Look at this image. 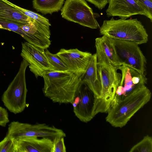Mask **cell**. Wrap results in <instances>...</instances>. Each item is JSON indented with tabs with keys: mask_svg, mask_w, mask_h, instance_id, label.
Masks as SVG:
<instances>
[{
	"mask_svg": "<svg viewBox=\"0 0 152 152\" xmlns=\"http://www.w3.org/2000/svg\"><path fill=\"white\" fill-rule=\"evenodd\" d=\"M64 137H60L55 138L53 140V147L52 152H65L66 147Z\"/></svg>",
	"mask_w": 152,
	"mask_h": 152,
	"instance_id": "603a6c76",
	"label": "cell"
},
{
	"mask_svg": "<svg viewBox=\"0 0 152 152\" xmlns=\"http://www.w3.org/2000/svg\"><path fill=\"white\" fill-rule=\"evenodd\" d=\"M0 152H15L14 140L6 136L0 142Z\"/></svg>",
	"mask_w": 152,
	"mask_h": 152,
	"instance_id": "7402d4cb",
	"label": "cell"
},
{
	"mask_svg": "<svg viewBox=\"0 0 152 152\" xmlns=\"http://www.w3.org/2000/svg\"><path fill=\"white\" fill-rule=\"evenodd\" d=\"M101 35L114 39L128 41L138 45L147 43L148 36L142 23L137 19L104 20L99 28Z\"/></svg>",
	"mask_w": 152,
	"mask_h": 152,
	"instance_id": "3957f363",
	"label": "cell"
},
{
	"mask_svg": "<svg viewBox=\"0 0 152 152\" xmlns=\"http://www.w3.org/2000/svg\"><path fill=\"white\" fill-rule=\"evenodd\" d=\"M151 96L150 90L145 85L122 99L112 101L107 113L106 121L114 127H123Z\"/></svg>",
	"mask_w": 152,
	"mask_h": 152,
	"instance_id": "6da1fadb",
	"label": "cell"
},
{
	"mask_svg": "<svg viewBox=\"0 0 152 152\" xmlns=\"http://www.w3.org/2000/svg\"><path fill=\"white\" fill-rule=\"evenodd\" d=\"M64 18L92 29L100 28L94 13L85 0H66L61 10Z\"/></svg>",
	"mask_w": 152,
	"mask_h": 152,
	"instance_id": "ba28073f",
	"label": "cell"
},
{
	"mask_svg": "<svg viewBox=\"0 0 152 152\" xmlns=\"http://www.w3.org/2000/svg\"><path fill=\"white\" fill-rule=\"evenodd\" d=\"M96 98L89 88L80 81L71 104L75 116L80 121L87 123L94 117L93 111Z\"/></svg>",
	"mask_w": 152,
	"mask_h": 152,
	"instance_id": "9c48e42d",
	"label": "cell"
},
{
	"mask_svg": "<svg viewBox=\"0 0 152 152\" xmlns=\"http://www.w3.org/2000/svg\"><path fill=\"white\" fill-rule=\"evenodd\" d=\"M129 152H152V137L148 135L145 136L141 140L130 149Z\"/></svg>",
	"mask_w": 152,
	"mask_h": 152,
	"instance_id": "ffe728a7",
	"label": "cell"
},
{
	"mask_svg": "<svg viewBox=\"0 0 152 152\" xmlns=\"http://www.w3.org/2000/svg\"><path fill=\"white\" fill-rule=\"evenodd\" d=\"M6 136L15 140L29 137L49 138L53 141L58 137H65L66 134L61 129L45 124H31L13 121L8 125Z\"/></svg>",
	"mask_w": 152,
	"mask_h": 152,
	"instance_id": "52a82bcc",
	"label": "cell"
},
{
	"mask_svg": "<svg viewBox=\"0 0 152 152\" xmlns=\"http://www.w3.org/2000/svg\"><path fill=\"white\" fill-rule=\"evenodd\" d=\"M21 56L29 64L30 71L37 78L48 71H54L49 63L45 49L36 46L27 42L22 43Z\"/></svg>",
	"mask_w": 152,
	"mask_h": 152,
	"instance_id": "30bf717a",
	"label": "cell"
},
{
	"mask_svg": "<svg viewBox=\"0 0 152 152\" xmlns=\"http://www.w3.org/2000/svg\"><path fill=\"white\" fill-rule=\"evenodd\" d=\"M108 4L106 13L108 17L117 16L126 19L140 15L146 16L152 22V15L137 0H108Z\"/></svg>",
	"mask_w": 152,
	"mask_h": 152,
	"instance_id": "7c38bea8",
	"label": "cell"
},
{
	"mask_svg": "<svg viewBox=\"0 0 152 152\" xmlns=\"http://www.w3.org/2000/svg\"><path fill=\"white\" fill-rule=\"evenodd\" d=\"M63 61L69 71L80 77L85 72L92 54L77 49H61L56 53Z\"/></svg>",
	"mask_w": 152,
	"mask_h": 152,
	"instance_id": "4fadbf2b",
	"label": "cell"
},
{
	"mask_svg": "<svg viewBox=\"0 0 152 152\" xmlns=\"http://www.w3.org/2000/svg\"><path fill=\"white\" fill-rule=\"evenodd\" d=\"M121 79L113 101L122 99L147 83V79L144 74H141L130 67L121 66Z\"/></svg>",
	"mask_w": 152,
	"mask_h": 152,
	"instance_id": "8fae6325",
	"label": "cell"
},
{
	"mask_svg": "<svg viewBox=\"0 0 152 152\" xmlns=\"http://www.w3.org/2000/svg\"><path fill=\"white\" fill-rule=\"evenodd\" d=\"M25 137L14 140L15 152H52L53 141L47 138Z\"/></svg>",
	"mask_w": 152,
	"mask_h": 152,
	"instance_id": "5bb4252c",
	"label": "cell"
},
{
	"mask_svg": "<svg viewBox=\"0 0 152 152\" xmlns=\"http://www.w3.org/2000/svg\"><path fill=\"white\" fill-rule=\"evenodd\" d=\"M12 5L26 15L43 25L50 26L51 25L49 20L43 16L34 12L22 8L12 3Z\"/></svg>",
	"mask_w": 152,
	"mask_h": 152,
	"instance_id": "44dd1931",
	"label": "cell"
},
{
	"mask_svg": "<svg viewBox=\"0 0 152 152\" xmlns=\"http://www.w3.org/2000/svg\"><path fill=\"white\" fill-rule=\"evenodd\" d=\"M29 65L28 62L23 59L17 73L1 97L4 105L10 112L14 114L22 112L27 106L28 90L25 73Z\"/></svg>",
	"mask_w": 152,
	"mask_h": 152,
	"instance_id": "5b68a950",
	"label": "cell"
},
{
	"mask_svg": "<svg viewBox=\"0 0 152 152\" xmlns=\"http://www.w3.org/2000/svg\"><path fill=\"white\" fill-rule=\"evenodd\" d=\"M152 15V0H137Z\"/></svg>",
	"mask_w": 152,
	"mask_h": 152,
	"instance_id": "484cf974",
	"label": "cell"
},
{
	"mask_svg": "<svg viewBox=\"0 0 152 152\" xmlns=\"http://www.w3.org/2000/svg\"><path fill=\"white\" fill-rule=\"evenodd\" d=\"M45 53L50 64L54 71H69L66 65L57 55L51 53L47 49H45Z\"/></svg>",
	"mask_w": 152,
	"mask_h": 152,
	"instance_id": "d6986e66",
	"label": "cell"
},
{
	"mask_svg": "<svg viewBox=\"0 0 152 152\" xmlns=\"http://www.w3.org/2000/svg\"><path fill=\"white\" fill-rule=\"evenodd\" d=\"M45 96L54 103H71L80 82V78L69 71H48L42 77Z\"/></svg>",
	"mask_w": 152,
	"mask_h": 152,
	"instance_id": "7a4b0ae2",
	"label": "cell"
},
{
	"mask_svg": "<svg viewBox=\"0 0 152 152\" xmlns=\"http://www.w3.org/2000/svg\"><path fill=\"white\" fill-rule=\"evenodd\" d=\"M80 79L93 92L96 98L100 97L101 85L96 53L92 55L86 69Z\"/></svg>",
	"mask_w": 152,
	"mask_h": 152,
	"instance_id": "2e32d148",
	"label": "cell"
},
{
	"mask_svg": "<svg viewBox=\"0 0 152 152\" xmlns=\"http://www.w3.org/2000/svg\"><path fill=\"white\" fill-rule=\"evenodd\" d=\"M0 17L23 24L29 23L33 20L18 10L12 2L7 0H0Z\"/></svg>",
	"mask_w": 152,
	"mask_h": 152,
	"instance_id": "e0dca14e",
	"label": "cell"
},
{
	"mask_svg": "<svg viewBox=\"0 0 152 152\" xmlns=\"http://www.w3.org/2000/svg\"><path fill=\"white\" fill-rule=\"evenodd\" d=\"M95 47L98 65L105 64L117 67L121 66L110 38L104 35L96 38Z\"/></svg>",
	"mask_w": 152,
	"mask_h": 152,
	"instance_id": "9a60e30c",
	"label": "cell"
},
{
	"mask_svg": "<svg viewBox=\"0 0 152 152\" xmlns=\"http://www.w3.org/2000/svg\"><path fill=\"white\" fill-rule=\"evenodd\" d=\"M98 67L101 91L100 97L95 100L93 111L94 116L99 113H107L121 79V73L118 72L119 67L102 64L98 65Z\"/></svg>",
	"mask_w": 152,
	"mask_h": 152,
	"instance_id": "277c9868",
	"label": "cell"
},
{
	"mask_svg": "<svg viewBox=\"0 0 152 152\" xmlns=\"http://www.w3.org/2000/svg\"><path fill=\"white\" fill-rule=\"evenodd\" d=\"M64 0H33V7L44 14H52L61 10Z\"/></svg>",
	"mask_w": 152,
	"mask_h": 152,
	"instance_id": "ac0fdd59",
	"label": "cell"
},
{
	"mask_svg": "<svg viewBox=\"0 0 152 152\" xmlns=\"http://www.w3.org/2000/svg\"><path fill=\"white\" fill-rule=\"evenodd\" d=\"M8 113L4 108L0 107V126L5 127L10 121Z\"/></svg>",
	"mask_w": 152,
	"mask_h": 152,
	"instance_id": "cb8c5ba5",
	"label": "cell"
},
{
	"mask_svg": "<svg viewBox=\"0 0 152 152\" xmlns=\"http://www.w3.org/2000/svg\"><path fill=\"white\" fill-rule=\"evenodd\" d=\"M110 39L120 65L144 74L146 59L138 45L131 42Z\"/></svg>",
	"mask_w": 152,
	"mask_h": 152,
	"instance_id": "8992f818",
	"label": "cell"
},
{
	"mask_svg": "<svg viewBox=\"0 0 152 152\" xmlns=\"http://www.w3.org/2000/svg\"><path fill=\"white\" fill-rule=\"evenodd\" d=\"M94 4L99 10H101L105 8L108 4V0H86Z\"/></svg>",
	"mask_w": 152,
	"mask_h": 152,
	"instance_id": "d4e9b609",
	"label": "cell"
}]
</instances>
